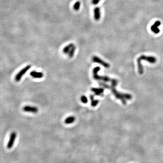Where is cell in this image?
Returning <instances> with one entry per match:
<instances>
[{
  "label": "cell",
  "instance_id": "3957f363",
  "mask_svg": "<svg viewBox=\"0 0 163 163\" xmlns=\"http://www.w3.org/2000/svg\"><path fill=\"white\" fill-rule=\"evenodd\" d=\"M100 70L99 67H97L93 69V77L96 80H102L105 82H111V79L107 76H101L98 74V72Z\"/></svg>",
  "mask_w": 163,
  "mask_h": 163
},
{
  "label": "cell",
  "instance_id": "7c38bea8",
  "mask_svg": "<svg viewBox=\"0 0 163 163\" xmlns=\"http://www.w3.org/2000/svg\"><path fill=\"white\" fill-rule=\"evenodd\" d=\"M75 121V117L74 116H71L67 117L65 121V123L66 124H70L74 122Z\"/></svg>",
  "mask_w": 163,
  "mask_h": 163
},
{
  "label": "cell",
  "instance_id": "ba28073f",
  "mask_svg": "<svg viewBox=\"0 0 163 163\" xmlns=\"http://www.w3.org/2000/svg\"><path fill=\"white\" fill-rule=\"evenodd\" d=\"M23 110L25 112H29L31 113H36L38 112V108L32 106H26L24 107Z\"/></svg>",
  "mask_w": 163,
  "mask_h": 163
},
{
  "label": "cell",
  "instance_id": "4fadbf2b",
  "mask_svg": "<svg viewBox=\"0 0 163 163\" xmlns=\"http://www.w3.org/2000/svg\"><path fill=\"white\" fill-rule=\"evenodd\" d=\"M74 45L73 44L71 43L70 44L66 46L63 49V53L65 54H68L70 49H71V48H72V47Z\"/></svg>",
  "mask_w": 163,
  "mask_h": 163
},
{
  "label": "cell",
  "instance_id": "9a60e30c",
  "mask_svg": "<svg viewBox=\"0 0 163 163\" xmlns=\"http://www.w3.org/2000/svg\"><path fill=\"white\" fill-rule=\"evenodd\" d=\"M80 6H81L80 2H79V1L76 2L74 5V10L75 11H79V9H80Z\"/></svg>",
  "mask_w": 163,
  "mask_h": 163
},
{
  "label": "cell",
  "instance_id": "d6986e66",
  "mask_svg": "<svg viewBox=\"0 0 163 163\" xmlns=\"http://www.w3.org/2000/svg\"><path fill=\"white\" fill-rule=\"evenodd\" d=\"M100 1V0H92V1H91V2H92V3H93V5H96L99 3Z\"/></svg>",
  "mask_w": 163,
  "mask_h": 163
},
{
  "label": "cell",
  "instance_id": "6da1fadb",
  "mask_svg": "<svg viewBox=\"0 0 163 163\" xmlns=\"http://www.w3.org/2000/svg\"><path fill=\"white\" fill-rule=\"evenodd\" d=\"M142 60H145L151 63H156L157 59L153 56H147L144 55L140 56V57L138 58L137 61L138 64V72L140 75L143 74V68L142 65Z\"/></svg>",
  "mask_w": 163,
  "mask_h": 163
},
{
  "label": "cell",
  "instance_id": "30bf717a",
  "mask_svg": "<svg viewBox=\"0 0 163 163\" xmlns=\"http://www.w3.org/2000/svg\"><path fill=\"white\" fill-rule=\"evenodd\" d=\"M91 91L95 93V95L97 96H102L104 90L102 88H91Z\"/></svg>",
  "mask_w": 163,
  "mask_h": 163
},
{
  "label": "cell",
  "instance_id": "52a82bcc",
  "mask_svg": "<svg viewBox=\"0 0 163 163\" xmlns=\"http://www.w3.org/2000/svg\"><path fill=\"white\" fill-rule=\"evenodd\" d=\"M161 22L159 20H157L154 22L153 25L151 26V31L154 34H158L160 32V30L158 28V27H159L160 25H161Z\"/></svg>",
  "mask_w": 163,
  "mask_h": 163
},
{
  "label": "cell",
  "instance_id": "277c9868",
  "mask_svg": "<svg viewBox=\"0 0 163 163\" xmlns=\"http://www.w3.org/2000/svg\"><path fill=\"white\" fill-rule=\"evenodd\" d=\"M31 65H27V66L25 67L24 68H23L22 70H20V72L18 73V74H16L15 77V80L16 82H19L20 80L23 76L26 74V73L31 68Z\"/></svg>",
  "mask_w": 163,
  "mask_h": 163
},
{
  "label": "cell",
  "instance_id": "8fae6325",
  "mask_svg": "<svg viewBox=\"0 0 163 163\" xmlns=\"http://www.w3.org/2000/svg\"><path fill=\"white\" fill-rule=\"evenodd\" d=\"M32 77L36 79H40L43 77L44 74L42 72H36V71H32L30 73Z\"/></svg>",
  "mask_w": 163,
  "mask_h": 163
},
{
  "label": "cell",
  "instance_id": "2e32d148",
  "mask_svg": "<svg viewBox=\"0 0 163 163\" xmlns=\"http://www.w3.org/2000/svg\"><path fill=\"white\" fill-rule=\"evenodd\" d=\"M99 102V101L93 99V100L91 101V106L93 107H95L96 106H97V104H98Z\"/></svg>",
  "mask_w": 163,
  "mask_h": 163
},
{
  "label": "cell",
  "instance_id": "5bb4252c",
  "mask_svg": "<svg viewBox=\"0 0 163 163\" xmlns=\"http://www.w3.org/2000/svg\"><path fill=\"white\" fill-rule=\"evenodd\" d=\"M76 47L74 45H73V46L72 47V48H71L69 52L68 53V57L71 58L73 57H74V53L75 51Z\"/></svg>",
  "mask_w": 163,
  "mask_h": 163
},
{
  "label": "cell",
  "instance_id": "ac0fdd59",
  "mask_svg": "<svg viewBox=\"0 0 163 163\" xmlns=\"http://www.w3.org/2000/svg\"><path fill=\"white\" fill-rule=\"evenodd\" d=\"M99 84L101 86H102L103 87H104V88H107V89H109L110 88L109 86L107 84H106V83H103V82H99Z\"/></svg>",
  "mask_w": 163,
  "mask_h": 163
},
{
  "label": "cell",
  "instance_id": "ffe728a7",
  "mask_svg": "<svg viewBox=\"0 0 163 163\" xmlns=\"http://www.w3.org/2000/svg\"><path fill=\"white\" fill-rule=\"evenodd\" d=\"M90 99L91 101L93 100V99H94V96L93 95H91L90 96Z\"/></svg>",
  "mask_w": 163,
  "mask_h": 163
},
{
  "label": "cell",
  "instance_id": "e0dca14e",
  "mask_svg": "<svg viewBox=\"0 0 163 163\" xmlns=\"http://www.w3.org/2000/svg\"><path fill=\"white\" fill-rule=\"evenodd\" d=\"M81 102L83 103H88V100L87 97L83 95L82 97H81Z\"/></svg>",
  "mask_w": 163,
  "mask_h": 163
},
{
  "label": "cell",
  "instance_id": "8992f818",
  "mask_svg": "<svg viewBox=\"0 0 163 163\" xmlns=\"http://www.w3.org/2000/svg\"><path fill=\"white\" fill-rule=\"evenodd\" d=\"M16 136H17V134L16 132H13L11 133L10 136L9 141L7 145V147L8 149H11L13 147L15 143V141L16 139Z\"/></svg>",
  "mask_w": 163,
  "mask_h": 163
},
{
  "label": "cell",
  "instance_id": "9c48e42d",
  "mask_svg": "<svg viewBox=\"0 0 163 163\" xmlns=\"http://www.w3.org/2000/svg\"><path fill=\"white\" fill-rule=\"evenodd\" d=\"M93 12L94 19L98 21L101 18L100 8L99 7H95L93 10Z\"/></svg>",
  "mask_w": 163,
  "mask_h": 163
},
{
  "label": "cell",
  "instance_id": "7a4b0ae2",
  "mask_svg": "<svg viewBox=\"0 0 163 163\" xmlns=\"http://www.w3.org/2000/svg\"><path fill=\"white\" fill-rule=\"evenodd\" d=\"M109 89H111V91L113 94V95L115 96V97L117 99H118L120 100L122 103L125 105L126 104V101L125 99L127 100H131L132 98V96L129 94H122V93H120L118 91H117L116 89V87L111 86L110 87Z\"/></svg>",
  "mask_w": 163,
  "mask_h": 163
},
{
  "label": "cell",
  "instance_id": "5b68a950",
  "mask_svg": "<svg viewBox=\"0 0 163 163\" xmlns=\"http://www.w3.org/2000/svg\"><path fill=\"white\" fill-rule=\"evenodd\" d=\"M92 60L93 62L100 64L106 68H109L110 67V65L109 63H106V62H105L102 59H101L100 58H99L97 56H93L92 58Z\"/></svg>",
  "mask_w": 163,
  "mask_h": 163
}]
</instances>
